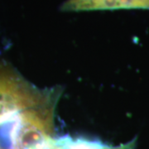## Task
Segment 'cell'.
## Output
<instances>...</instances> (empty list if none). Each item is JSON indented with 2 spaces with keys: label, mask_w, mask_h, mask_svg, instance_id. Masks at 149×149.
<instances>
[{
  "label": "cell",
  "mask_w": 149,
  "mask_h": 149,
  "mask_svg": "<svg viewBox=\"0 0 149 149\" xmlns=\"http://www.w3.org/2000/svg\"><path fill=\"white\" fill-rule=\"evenodd\" d=\"M147 9L149 0H66L61 6L63 12Z\"/></svg>",
  "instance_id": "cell-2"
},
{
  "label": "cell",
  "mask_w": 149,
  "mask_h": 149,
  "mask_svg": "<svg viewBox=\"0 0 149 149\" xmlns=\"http://www.w3.org/2000/svg\"><path fill=\"white\" fill-rule=\"evenodd\" d=\"M56 91H43L32 85L8 68H0V126L7 125L22 112L58 95Z\"/></svg>",
  "instance_id": "cell-1"
},
{
  "label": "cell",
  "mask_w": 149,
  "mask_h": 149,
  "mask_svg": "<svg viewBox=\"0 0 149 149\" xmlns=\"http://www.w3.org/2000/svg\"><path fill=\"white\" fill-rule=\"evenodd\" d=\"M24 149H65L60 138L49 137Z\"/></svg>",
  "instance_id": "cell-4"
},
{
  "label": "cell",
  "mask_w": 149,
  "mask_h": 149,
  "mask_svg": "<svg viewBox=\"0 0 149 149\" xmlns=\"http://www.w3.org/2000/svg\"><path fill=\"white\" fill-rule=\"evenodd\" d=\"M0 149H3V148H1V147H0Z\"/></svg>",
  "instance_id": "cell-5"
},
{
  "label": "cell",
  "mask_w": 149,
  "mask_h": 149,
  "mask_svg": "<svg viewBox=\"0 0 149 149\" xmlns=\"http://www.w3.org/2000/svg\"><path fill=\"white\" fill-rule=\"evenodd\" d=\"M65 149H104L105 144L95 140L72 139L69 136L60 138Z\"/></svg>",
  "instance_id": "cell-3"
}]
</instances>
